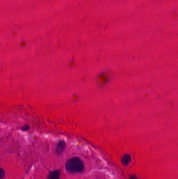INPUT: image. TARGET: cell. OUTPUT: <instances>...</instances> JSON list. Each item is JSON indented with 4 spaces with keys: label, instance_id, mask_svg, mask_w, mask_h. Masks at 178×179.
<instances>
[{
    "label": "cell",
    "instance_id": "obj_5",
    "mask_svg": "<svg viewBox=\"0 0 178 179\" xmlns=\"http://www.w3.org/2000/svg\"><path fill=\"white\" fill-rule=\"evenodd\" d=\"M29 129H30V126L28 125L24 126L22 128V130L23 131H28Z\"/></svg>",
    "mask_w": 178,
    "mask_h": 179
},
{
    "label": "cell",
    "instance_id": "obj_4",
    "mask_svg": "<svg viewBox=\"0 0 178 179\" xmlns=\"http://www.w3.org/2000/svg\"><path fill=\"white\" fill-rule=\"evenodd\" d=\"M131 160V157L130 156L126 154L122 157V163L123 165H127V164H129V163L130 162Z\"/></svg>",
    "mask_w": 178,
    "mask_h": 179
},
{
    "label": "cell",
    "instance_id": "obj_2",
    "mask_svg": "<svg viewBox=\"0 0 178 179\" xmlns=\"http://www.w3.org/2000/svg\"><path fill=\"white\" fill-rule=\"evenodd\" d=\"M65 147V143L63 140H60L57 145V153H61L62 152Z\"/></svg>",
    "mask_w": 178,
    "mask_h": 179
},
{
    "label": "cell",
    "instance_id": "obj_7",
    "mask_svg": "<svg viewBox=\"0 0 178 179\" xmlns=\"http://www.w3.org/2000/svg\"><path fill=\"white\" fill-rule=\"evenodd\" d=\"M130 179H137V177H135V176H131L130 177Z\"/></svg>",
    "mask_w": 178,
    "mask_h": 179
},
{
    "label": "cell",
    "instance_id": "obj_6",
    "mask_svg": "<svg viewBox=\"0 0 178 179\" xmlns=\"http://www.w3.org/2000/svg\"><path fill=\"white\" fill-rule=\"evenodd\" d=\"M4 174H5V172H4V170L2 169V168L1 169V172H0V177L1 179H2L3 177H4Z\"/></svg>",
    "mask_w": 178,
    "mask_h": 179
},
{
    "label": "cell",
    "instance_id": "obj_1",
    "mask_svg": "<svg viewBox=\"0 0 178 179\" xmlns=\"http://www.w3.org/2000/svg\"><path fill=\"white\" fill-rule=\"evenodd\" d=\"M84 163L78 157L73 158L66 163V169L71 172H81L84 169Z\"/></svg>",
    "mask_w": 178,
    "mask_h": 179
},
{
    "label": "cell",
    "instance_id": "obj_3",
    "mask_svg": "<svg viewBox=\"0 0 178 179\" xmlns=\"http://www.w3.org/2000/svg\"><path fill=\"white\" fill-rule=\"evenodd\" d=\"M60 177V172L58 170H54L51 172L49 175V179H59Z\"/></svg>",
    "mask_w": 178,
    "mask_h": 179
}]
</instances>
